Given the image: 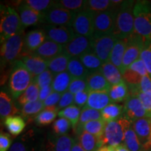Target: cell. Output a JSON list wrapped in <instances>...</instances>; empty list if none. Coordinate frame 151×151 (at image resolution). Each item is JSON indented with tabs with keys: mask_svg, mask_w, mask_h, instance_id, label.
<instances>
[{
	"mask_svg": "<svg viewBox=\"0 0 151 151\" xmlns=\"http://www.w3.org/2000/svg\"><path fill=\"white\" fill-rule=\"evenodd\" d=\"M134 1H123L118 9L112 35L118 39H126L134 32Z\"/></svg>",
	"mask_w": 151,
	"mask_h": 151,
	"instance_id": "1",
	"label": "cell"
},
{
	"mask_svg": "<svg viewBox=\"0 0 151 151\" xmlns=\"http://www.w3.org/2000/svg\"><path fill=\"white\" fill-rule=\"evenodd\" d=\"M33 78L21 60H18L11 67L9 88L14 99H18L32 83Z\"/></svg>",
	"mask_w": 151,
	"mask_h": 151,
	"instance_id": "2",
	"label": "cell"
},
{
	"mask_svg": "<svg viewBox=\"0 0 151 151\" xmlns=\"http://www.w3.org/2000/svg\"><path fill=\"white\" fill-rule=\"evenodd\" d=\"M22 32H24V27L17 11L12 7L1 4V44L10 37Z\"/></svg>",
	"mask_w": 151,
	"mask_h": 151,
	"instance_id": "3",
	"label": "cell"
},
{
	"mask_svg": "<svg viewBox=\"0 0 151 151\" xmlns=\"http://www.w3.org/2000/svg\"><path fill=\"white\" fill-rule=\"evenodd\" d=\"M134 32L144 42L151 41V4L148 1H136L134 6Z\"/></svg>",
	"mask_w": 151,
	"mask_h": 151,
	"instance_id": "4",
	"label": "cell"
},
{
	"mask_svg": "<svg viewBox=\"0 0 151 151\" xmlns=\"http://www.w3.org/2000/svg\"><path fill=\"white\" fill-rule=\"evenodd\" d=\"M24 32L13 36L1 44V70L7 66L12 67L16 61L20 59L23 52Z\"/></svg>",
	"mask_w": 151,
	"mask_h": 151,
	"instance_id": "5",
	"label": "cell"
},
{
	"mask_svg": "<svg viewBox=\"0 0 151 151\" xmlns=\"http://www.w3.org/2000/svg\"><path fill=\"white\" fill-rule=\"evenodd\" d=\"M132 125V122L125 117L121 116L118 120L107 122L106 123L104 132L101 137L103 146H118L122 144L124 134Z\"/></svg>",
	"mask_w": 151,
	"mask_h": 151,
	"instance_id": "6",
	"label": "cell"
},
{
	"mask_svg": "<svg viewBox=\"0 0 151 151\" xmlns=\"http://www.w3.org/2000/svg\"><path fill=\"white\" fill-rule=\"evenodd\" d=\"M45 142L41 131L31 129L16 139L9 151H45Z\"/></svg>",
	"mask_w": 151,
	"mask_h": 151,
	"instance_id": "7",
	"label": "cell"
},
{
	"mask_svg": "<svg viewBox=\"0 0 151 151\" xmlns=\"http://www.w3.org/2000/svg\"><path fill=\"white\" fill-rule=\"evenodd\" d=\"M145 46L144 40L135 32L127 39V46L124 52L120 72L122 74L136 60L140 58Z\"/></svg>",
	"mask_w": 151,
	"mask_h": 151,
	"instance_id": "8",
	"label": "cell"
},
{
	"mask_svg": "<svg viewBox=\"0 0 151 151\" xmlns=\"http://www.w3.org/2000/svg\"><path fill=\"white\" fill-rule=\"evenodd\" d=\"M118 8L104 12L94 13L93 37L112 34L114 29Z\"/></svg>",
	"mask_w": 151,
	"mask_h": 151,
	"instance_id": "9",
	"label": "cell"
},
{
	"mask_svg": "<svg viewBox=\"0 0 151 151\" xmlns=\"http://www.w3.org/2000/svg\"><path fill=\"white\" fill-rule=\"evenodd\" d=\"M76 14L66 10L57 4V1L52 8L43 14V23L50 25L71 27Z\"/></svg>",
	"mask_w": 151,
	"mask_h": 151,
	"instance_id": "10",
	"label": "cell"
},
{
	"mask_svg": "<svg viewBox=\"0 0 151 151\" xmlns=\"http://www.w3.org/2000/svg\"><path fill=\"white\" fill-rule=\"evenodd\" d=\"M118 39L112 34L92 37V50L103 63L109 62L110 55Z\"/></svg>",
	"mask_w": 151,
	"mask_h": 151,
	"instance_id": "11",
	"label": "cell"
},
{
	"mask_svg": "<svg viewBox=\"0 0 151 151\" xmlns=\"http://www.w3.org/2000/svg\"><path fill=\"white\" fill-rule=\"evenodd\" d=\"M94 16V12L86 9L76 14L71 26L75 34L88 37H93Z\"/></svg>",
	"mask_w": 151,
	"mask_h": 151,
	"instance_id": "12",
	"label": "cell"
},
{
	"mask_svg": "<svg viewBox=\"0 0 151 151\" xmlns=\"http://www.w3.org/2000/svg\"><path fill=\"white\" fill-rule=\"evenodd\" d=\"M92 37L76 34L72 40L63 46V52L71 58H80L81 55L92 50Z\"/></svg>",
	"mask_w": 151,
	"mask_h": 151,
	"instance_id": "13",
	"label": "cell"
},
{
	"mask_svg": "<svg viewBox=\"0 0 151 151\" xmlns=\"http://www.w3.org/2000/svg\"><path fill=\"white\" fill-rule=\"evenodd\" d=\"M43 31L46 33V39L62 46L70 42L76 35L72 27L65 26L46 24L43 27Z\"/></svg>",
	"mask_w": 151,
	"mask_h": 151,
	"instance_id": "14",
	"label": "cell"
},
{
	"mask_svg": "<svg viewBox=\"0 0 151 151\" xmlns=\"http://www.w3.org/2000/svg\"><path fill=\"white\" fill-rule=\"evenodd\" d=\"M123 105L124 111L122 116L125 117L132 123L141 118H151L148 113L145 110L140 99L136 96L129 95Z\"/></svg>",
	"mask_w": 151,
	"mask_h": 151,
	"instance_id": "15",
	"label": "cell"
},
{
	"mask_svg": "<svg viewBox=\"0 0 151 151\" xmlns=\"http://www.w3.org/2000/svg\"><path fill=\"white\" fill-rule=\"evenodd\" d=\"M132 127L144 151L151 149V118H143L132 123Z\"/></svg>",
	"mask_w": 151,
	"mask_h": 151,
	"instance_id": "16",
	"label": "cell"
},
{
	"mask_svg": "<svg viewBox=\"0 0 151 151\" xmlns=\"http://www.w3.org/2000/svg\"><path fill=\"white\" fill-rule=\"evenodd\" d=\"M20 59L33 78L46 71L48 67V61L34 52H22Z\"/></svg>",
	"mask_w": 151,
	"mask_h": 151,
	"instance_id": "17",
	"label": "cell"
},
{
	"mask_svg": "<svg viewBox=\"0 0 151 151\" xmlns=\"http://www.w3.org/2000/svg\"><path fill=\"white\" fill-rule=\"evenodd\" d=\"M18 10L24 29L39 23H43V14L34 10L24 1L19 3Z\"/></svg>",
	"mask_w": 151,
	"mask_h": 151,
	"instance_id": "18",
	"label": "cell"
},
{
	"mask_svg": "<svg viewBox=\"0 0 151 151\" xmlns=\"http://www.w3.org/2000/svg\"><path fill=\"white\" fill-rule=\"evenodd\" d=\"M74 141L69 134L50 136L45 142V151H71Z\"/></svg>",
	"mask_w": 151,
	"mask_h": 151,
	"instance_id": "19",
	"label": "cell"
},
{
	"mask_svg": "<svg viewBox=\"0 0 151 151\" xmlns=\"http://www.w3.org/2000/svg\"><path fill=\"white\" fill-rule=\"evenodd\" d=\"M46 40L43 29H34L24 36L23 52H34Z\"/></svg>",
	"mask_w": 151,
	"mask_h": 151,
	"instance_id": "20",
	"label": "cell"
},
{
	"mask_svg": "<svg viewBox=\"0 0 151 151\" xmlns=\"http://www.w3.org/2000/svg\"><path fill=\"white\" fill-rule=\"evenodd\" d=\"M63 52V46L58 44L54 41L46 39L41 46L34 52V53L40 56L43 59L50 61L60 54Z\"/></svg>",
	"mask_w": 151,
	"mask_h": 151,
	"instance_id": "21",
	"label": "cell"
},
{
	"mask_svg": "<svg viewBox=\"0 0 151 151\" xmlns=\"http://www.w3.org/2000/svg\"><path fill=\"white\" fill-rule=\"evenodd\" d=\"M111 103L108 91H90L86 106L101 111Z\"/></svg>",
	"mask_w": 151,
	"mask_h": 151,
	"instance_id": "22",
	"label": "cell"
},
{
	"mask_svg": "<svg viewBox=\"0 0 151 151\" xmlns=\"http://www.w3.org/2000/svg\"><path fill=\"white\" fill-rule=\"evenodd\" d=\"M86 82L88 91H108L112 86L99 71L90 73Z\"/></svg>",
	"mask_w": 151,
	"mask_h": 151,
	"instance_id": "23",
	"label": "cell"
},
{
	"mask_svg": "<svg viewBox=\"0 0 151 151\" xmlns=\"http://www.w3.org/2000/svg\"><path fill=\"white\" fill-rule=\"evenodd\" d=\"M123 1H109V0H86L84 9L94 13L104 12L111 9L118 8Z\"/></svg>",
	"mask_w": 151,
	"mask_h": 151,
	"instance_id": "24",
	"label": "cell"
},
{
	"mask_svg": "<svg viewBox=\"0 0 151 151\" xmlns=\"http://www.w3.org/2000/svg\"><path fill=\"white\" fill-rule=\"evenodd\" d=\"M78 135V142L86 151H97L100 148L103 147L100 137L86 131L81 132Z\"/></svg>",
	"mask_w": 151,
	"mask_h": 151,
	"instance_id": "25",
	"label": "cell"
},
{
	"mask_svg": "<svg viewBox=\"0 0 151 151\" xmlns=\"http://www.w3.org/2000/svg\"><path fill=\"white\" fill-rule=\"evenodd\" d=\"M19 113L17 107L15 106L14 101L5 92L1 91L0 93V116L2 121L8 117L14 116Z\"/></svg>",
	"mask_w": 151,
	"mask_h": 151,
	"instance_id": "26",
	"label": "cell"
},
{
	"mask_svg": "<svg viewBox=\"0 0 151 151\" xmlns=\"http://www.w3.org/2000/svg\"><path fill=\"white\" fill-rule=\"evenodd\" d=\"M99 71L111 86H114L123 81L122 73L110 61L104 63Z\"/></svg>",
	"mask_w": 151,
	"mask_h": 151,
	"instance_id": "27",
	"label": "cell"
},
{
	"mask_svg": "<svg viewBox=\"0 0 151 151\" xmlns=\"http://www.w3.org/2000/svg\"><path fill=\"white\" fill-rule=\"evenodd\" d=\"M70 59V57L63 52L48 61V69L54 76L67 71Z\"/></svg>",
	"mask_w": 151,
	"mask_h": 151,
	"instance_id": "28",
	"label": "cell"
},
{
	"mask_svg": "<svg viewBox=\"0 0 151 151\" xmlns=\"http://www.w3.org/2000/svg\"><path fill=\"white\" fill-rule=\"evenodd\" d=\"M127 46V39H118L116 44L113 47L110 55V61L120 71L122 67V60H123L124 52Z\"/></svg>",
	"mask_w": 151,
	"mask_h": 151,
	"instance_id": "29",
	"label": "cell"
},
{
	"mask_svg": "<svg viewBox=\"0 0 151 151\" xmlns=\"http://www.w3.org/2000/svg\"><path fill=\"white\" fill-rule=\"evenodd\" d=\"M109 97L113 103L125 101L129 97V90L127 85L124 81L111 87L109 90Z\"/></svg>",
	"mask_w": 151,
	"mask_h": 151,
	"instance_id": "30",
	"label": "cell"
},
{
	"mask_svg": "<svg viewBox=\"0 0 151 151\" xmlns=\"http://www.w3.org/2000/svg\"><path fill=\"white\" fill-rule=\"evenodd\" d=\"M67 71L73 78L86 79L89 71L84 67L79 58H72L69 60Z\"/></svg>",
	"mask_w": 151,
	"mask_h": 151,
	"instance_id": "31",
	"label": "cell"
},
{
	"mask_svg": "<svg viewBox=\"0 0 151 151\" xmlns=\"http://www.w3.org/2000/svg\"><path fill=\"white\" fill-rule=\"evenodd\" d=\"M4 124L9 133L15 137L20 135L26 127L25 121L20 116L8 117L4 120Z\"/></svg>",
	"mask_w": 151,
	"mask_h": 151,
	"instance_id": "32",
	"label": "cell"
},
{
	"mask_svg": "<svg viewBox=\"0 0 151 151\" xmlns=\"http://www.w3.org/2000/svg\"><path fill=\"white\" fill-rule=\"evenodd\" d=\"M72 79L71 76L67 71L55 75L51 85L53 91L63 94L69 89Z\"/></svg>",
	"mask_w": 151,
	"mask_h": 151,
	"instance_id": "33",
	"label": "cell"
},
{
	"mask_svg": "<svg viewBox=\"0 0 151 151\" xmlns=\"http://www.w3.org/2000/svg\"><path fill=\"white\" fill-rule=\"evenodd\" d=\"M58 106L50 107H45L42 111L35 118L36 124L39 126H46L52 122L58 116Z\"/></svg>",
	"mask_w": 151,
	"mask_h": 151,
	"instance_id": "34",
	"label": "cell"
},
{
	"mask_svg": "<svg viewBox=\"0 0 151 151\" xmlns=\"http://www.w3.org/2000/svg\"><path fill=\"white\" fill-rule=\"evenodd\" d=\"M79 59L90 73L99 71L104 64L101 60L94 53L92 50L81 55Z\"/></svg>",
	"mask_w": 151,
	"mask_h": 151,
	"instance_id": "35",
	"label": "cell"
},
{
	"mask_svg": "<svg viewBox=\"0 0 151 151\" xmlns=\"http://www.w3.org/2000/svg\"><path fill=\"white\" fill-rule=\"evenodd\" d=\"M124 105L117 103H111L101 111V117L105 122H111L118 120L122 116Z\"/></svg>",
	"mask_w": 151,
	"mask_h": 151,
	"instance_id": "36",
	"label": "cell"
},
{
	"mask_svg": "<svg viewBox=\"0 0 151 151\" xmlns=\"http://www.w3.org/2000/svg\"><path fill=\"white\" fill-rule=\"evenodd\" d=\"M40 88L35 81H32L27 89L17 99L18 103L20 105L24 106L26 104L33 102L39 100Z\"/></svg>",
	"mask_w": 151,
	"mask_h": 151,
	"instance_id": "37",
	"label": "cell"
},
{
	"mask_svg": "<svg viewBox=\"0 0 151 151\" xmlns=\"http://www.w3.org/2000/svg\"><path fill=\"white\" fill-rule=\"evenodd\" d=\"M106 123V122H105L103 119L92 120V121H90L83 124L80 129L76 130V132L78 134H79L81 132L86 131L88 133L101 138L102 137L104 132Z\"/></svg>",
	"mask_w": 151,
	"mask_h": 151,
	"instance_id": "38",
	"label": "cell"
},
{
	"mask_svg": "<svg viewBox=\"0 0 151 151\" xmlns=\"http://www.w3.org/2000/svg\"><path fill=\"white\" fill-rule=\"evenodd\" d=\"M81 111L82 110H81V108L73 104L60 111L58 113V116L60 118H65L67 119L71 123L73 129L75 130L77 124L78 123Z\"/></svg>",
	"mask_w": 151,
	"mask_h": 151,
	"instance_id": "39",
	"label": "cell"
},
{
	"mask_svg": "<svg viewBox=\"0 0 151 151\" xmlns=\"http://www.w3.org/2000/svg\"><path fill=\"white\" fill-rule=\"evenodd\" d=\"M101 119H102L101 111L89 108V107L86 106H84L83 108L82 111H81L78 123L77 124L75 131L80 129L83 124L87 123V122L92 121V120H101Z\"/></svg>",
	"mask_w": 151,
	"mask_h": 151,
	"instance_id": "40",
	"label": "cell"
},
{
	"mask_svg": "<svg viewBox=\"0 0 151 151\" xmlns=\"http://www.w3.org/2000/svg\"><path fill=\"white\" fill-rule=\"evenodd\" d=\"M124 146L130 151H144L141 146L139 139L136 134L132 125L124 134L123 143Z\"/></svg>",
	"mask_w": 151,
	"mask_h": 151,
	"instance_id": "41",
	"label": "cell"
},
{
	"mask_svg": "<svg viewBox=\"0 0 151 151\" xmlns=\"http://www.w3.org/2000/svg\"><path fill=\"white\" fill-rule=\"evenodd\" d=\"M44 108V104L42 101H41L40 100H37L36 101L26 104L22 106L21 113L22 116L25 118H31L33 116L36 117Z\"/></svg>",
	"mask_w": 151,
	"mask_h": 151,
	"instance_id": "42",
	"label": "cell"
},
{
	"mask_svg": "<svg viewBox=\"0 0 151 151\" xmlns=\"http://www.w3.org/2000/svg\"><path fill=\"white\" fill-rule=\"evenodd\" d=\"M24 1L34 10L43 14L52 8L56 3V1L50 0H26Z\"/></svg>",
	"mask_w": 151,
	"mask_h": 151,
	"instance_id": "43",
	"label": "cell"
},
{
	"mask_svg": "<svg viewBox=\"0 0 151 151\" xmlns=\"http://www.w3.org/2000/svg\"><path fill=\"white\" fill-rule=\"evenodd\" d=\"M57 4L66 10L77 14L84 9L85 1H83V0H60V1H57Z\"/></svg>",
	"mask_w": 151,
	"mask_h": 151,
	"instance_id": "44",
	"label": "cell"
},
{
	"mask_svg": "<svg viewBox=\"0 0 151 151\" xmlns=\"http://www.w3.org/2000/svg\"><path fill=\"white\" fill-rule=\"evenodd\" d=\"M72 127L71 123L67 119L65 118H60L55 120L52 124V129L55 135L62 136L67 134V132Z\"/></svg>",
	"mask_w": 151,
	"mask_h": 151,
	"instance_id": "45",
	"label": "cell"
},
{
	"mask_svg": "<svg viewBox=\"0 0 151 151\" xmlns=\"http://www.w3.org/2000/svg\"><path fill=\"white\" fill-rule=\"evenodd\" d=\"M53 77L54 75L52 74L51 71L49 69H46V71L41 73L40 75L34 78L33 81H35L37 83L41 89V88H46V87L51 86Z\"/></svg>",
	"mask_w": 151,
	"mask_h": 151,
	"instance_id": "46",
	"label": "cell"
},
{
	"mask_svg": "<svg viewBox=\"0 0 151 151\" xmlns=\"http://www.w3.org/2000/svg\"><path fill=\"white\" fill-rule=\"evenodd\" d=\"M86 90H88L86 79L81 78H73L68 89V91L73 94L86 91Z\"/></svg>",
	"mask_w": 151,
	"mask_h": 151,
	"instance_id": "47",
	"label": "cell"
},
{
	"mask_svg": "<svg viewBox=\"0 0 151 151\" xmlns=\"http://www.w3.org/2000/svg\"><path fill=\"white\" fill-rule=\"evenodd\" d=\"M140 58L146 66L149 76L151 78V41L145 42V46Z\"/></svg>",
	"mask_w": 151,
	"mask_h": 151,
	"instance_id": "48",
	"label": "cell"
},
{
	"mask_svg": "<svg viewBox=\"0 0 151 151\" xmlns=\"http://www.w3.org/2000/svg\"><path fill=\"white\" fill-rule=\"evenodd\" d=\"M73 101H74V94L71 93L68 90L65 92H64L62 94L59 103H58V110H60V109H64L68 106H69L73 105Z\"/></svg>",
	"mask_w": 151,
	"mask_h": 151,
	"instance_id": "49",
	"label": "cell"
},
{
	"mask_svg": "<svg viewBox=\"0 0 151 151\" xmlns=\"http://www.w3.org/2000/svg\"><path fill=\"white\" fill-rule=\"evenodd\" d=\"M127 69L135 71V72L140 74L141 76H145L148 75L146 66H145L144 63H143V62L141 58H139V59L136 60L134 62H133Z\"/></svg>",
	"mask_w": 151,
	"mask_h": 151,
	"instance_id": "50",
	"label": "cell"
},
{
	"mask_svg": "<svg viewBox=\"0 0 151 151\" xmlns=\"http://www.w3.org/2000/svg\"><path fill=\"white\" fill-rule=\"evenodd\" d=\"M89 91L78 92V93L74 94V101H73V105L77 106L79 108L86 106L88 102V97H89Z\"/></svg>",
	"mask_w": 151,
	"mask_h": 151,
	"instance_id": "51",
	"label": "cell"
},
{
	"mask_svg": "<svg viewBox=\"0 0 151 151\" xmlns=\"http://www.w3.org/2000/svg\"><path fill=\"white\" fill-rule=\"evenodd\" d=\"M12 139L9 134L1 132L0 134V151H8L12 145Z\"/></svg>",
	"mask_w": 151,
	"mask_h": 151,
	"instance_id": "52",
	"label": "cell"
},
{
	"mask_svg": "<svg viewBox=\"0 0 151 151\" xmlns=\"http://www.w3.org/2000/svg\"><path fill=\"white\" fill-rule=\"evenodd\" d=\"M137 97L140 99L145 110L151 116V94L143 93L140 92L138 93Z\"/></svg>",
	"mask_w": 151,
	"mask_h": 151,
	"instance_id": "53",
	"label": "cell"
},
{
	"mask_svg": "<svg viewBox=\"0 0 151 151\" xmlns=\"http://www.w3.org/2000/svg\"><path fill=\"white\" fill-rule=\"evenodd\" d=\"M62 95V94L53 91L50 94V96L43 102V104H44V106L50 107L58 106L60 99H61Z\"/></svg>",
	"mask_w": 151,
	"mask_h": 151,
	"instance_id": "54",
	"label": "cell"
},
{
	"mask_svg": "<svg viewBox=\"0 0 151 151\" xmlns=\"http://www.w3.org/2000/svg\"><path fill=\"white\" fill-rule=\"evenodd\" d=\"M139 91L143 93L151 94V78L149 75L142 77L139 84Z\"/></svg>",
	"mask_w": 151,
	"mask_h": 151,
	"instance_id": "55",
	"label": "cell"
},
{
	"mask_svg": "<svg viewBox=\"0 0 151 151\" xmlns=\"http://www.w3.org/2000/svg\"><path fill=\"white\" fill-rule=\"evenodd\" d=\"M52 92H53V89H52V86H48L46 87V88H41L40 92H39V100H40L41 101L43 102L50 96V94Z\"/></svg>",
	"mask_w": 151,
	"mask_h": 151,
	"instance_id": "56",
	"label": "cell"
},
{
	"mask_svg": "<svg viewBox=\"0 0 151 151\" xmlns=\"http://www.w3.org/2000/svg\"><path fill=\"white\" fill-rule=\"evenodd\" d=\"M71 151H86V150H85L84 148L81 146V144L79 143L78 141L75 140L74 143H73V145L72 149H71Z\"/></svg>",
	"mask_w": 151,
	"mask_h": 151,
	"instance_id": "57",
	"label": "cell"
},
{
	"mask_svg": "<svg viewBox=\"0 0 151 151\" xmlns=\"http://www.w3.org/2000/svg\"><path fill=\"white\" fill-rule=\"evenodd\" d=\"M116 149H117V151H130L128 150V149L126 148L123 144H120L119 145V146H116Z\"/></svg>",
	"mask_w": 151,
	"mask_h": 151,
	"instance_id": "58",
	"label": "cell"
},
{
	"mask_svg": "<svg viewBox=\"0 0 151 151\" xmlns=\"http://www.w3.org/2000/svg\"><path fill=\"white\" fill-rule=\"evenodd\" d=\"M97 151H109L108 146H103L101 148H100Z\"/></svg>",
	"mask_w": 151,
	"mask_h": 151,
	"instance_id": "59",
	"label": "cell"
},
{
	"mask_svg": "<svg viewBox=\"0 0 151 151\" xmlns=\"http://www.w3.org/2000/svg\"><path fill=\"white\" fill-rule=\"evenodd\" d=\"M109 151H117L116 146H108Z\"/></svg>",
	"mask_w": 151,
	"mask_h": 151,
	"instance_id": "60",
	"label": "cell"
},
{
	"mask_svg": "<svg viewBox=\"0 0 151 151\" xmlns=\"http://www.w3.org/2000/svg\"><path fill=\"white\" fill-rule=\"evenodd\" d=\"M148 151H151V149H150V150H148Z\"/></svg>",
	"mask_w": 151,
	"mask_h": 151,
	"instance_id": "61",
	"label": "cell"
},
{
	"mask_svg": "<svg viewBox=\"0 0 151 151\" xmlns=\"http://www.w3.org/2000/svg\"><path fill=\"white\" fill-rule=\"evenodd\" d=\"M150 4H151V1H150Z\"/></svg>",
	"mask_w": 151,
	"mask_h": 151,
	"instance_id": "62",
	"label": "cell"
}]
</instances>
